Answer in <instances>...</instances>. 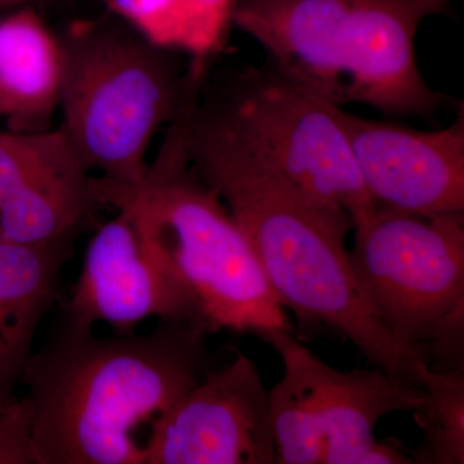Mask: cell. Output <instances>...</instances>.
<instances>
[{
	"mask_svg": "<svg viewBox=\"0 0 464 464\" xmlns=\"http://www.w3.org/2000/svg\"><path fill=\"white\" fill-rule=\"evenodd\" d=\"M183 141L192 168L224 201L277 302L301 328L341 335L374 368L422 387L426 362L391 335L357 286L346 248L350 217L219 150Z\"/></svg>",
	"mask_w": 464,
	"mask_h": 464,
	"instance_id": "obj_2",
	"label": "cell"
},
{
	"mask_svg": "<svg viewBox=\"0 0 464 464\" xmlns=\"http://www.w3.org/2000/svg\"><path fill=\"white\" fill-rule=\"evenodd\" d=\"M348 261L384 328L424 362V348L464 317V217L377 209L353 226Z\"/></svg>",
	"mask_w": 464,
	"mask_h": 464,
	"instance_id": "obj_7",
	"label": "cell"
},
{
	"mask_svg": "<svg viewBox=\"0 0 464 464\" xmlns=\"http://www.w3.org/2000/svg\"><path fill=\"white\" fill-rule=\"evenodd\" d=\"M268 391L244 353L191 387L150 427L145 464H274Z\"/></svg>",
	"mask_w": 464,
	"mask_h": 464,
	"instance_id": "obj_8",
	"label": "cell"
},
{
	"mask_svg": "<svg viewBox=\"0 0 464 464\" xmlns=\"http://www.w3.org/2000/svg\"><path fill=\"white\" fill-rule=\"evenodd\" d=\"M209 334L198 323L161 322L148 334L100 338L66 322L21 375L36 464H145L137 432L216 368Z\"/></svg>",
	"mask_w": 464,
	"mask_h": 464,
	"instance_id": "obj_1",
	"label": "cell"
},
{
	"mask_svg": "<svg viewBox=\"0 0 464 464\" xmlns=\"http://www.w3.org/2000/svg\"><path fill=\"white\" fill-rule=\"evenodd\" d=\"M110 14L159 48L188 58L198 74L209 72L225 44L237 0H103Z\"/></svg>",
	"mask_w": 464,
	"mask_h": 464,
	"instance_id": "obj_16",
	"label": "cell"
},
{
	"mask_svg": "<svg viewBox=\"0 0 464 464\" xmlns=\"http://www.w3.org/2000/svg\"><path fill=\"white\" fill-rule=\"evenodd\" d=\"M70 149L60 127L0 130V209Z\"/></svg>",
	"mask_w": 464,
	"mask_h": 464,
	"instance_id": "obj_18",
	"label": "cell"
},
{
	"mask_svg": "<svg viewBox=\"0 0 464 464\" xmlns=\"http://www.w3.org/2000/svg\"><path fill=\"white\" fill-rule=\"evenodd\" d=\"M282 359V380L268 391V418L276 448V463L322 464L317 365L314 355L289 329L259 335Z\"/></svg>",
	"mask_w": 464,
	"mask_h": 464,
	"instance_id": "obj_15",
	"label": "cell"
},
{
	"mask_svg": "<svg viewBox=\"0 0 464 464\" xmlns=\"http://www.w3.org/2000/svg\"><path fill=\"white\" fill-rule=\"evenodd\" d=\"M61 75L60 35L35 12L23 9L0 18V118L8 130L52 128Z\"/></svg>",
	"mask_w": 464,
	"mask_h": 464,
	"instance_id": "obj_13",
	"label": "cell"
},
{
	"mask_svg": "<svg viewBox=\"0 0 464 464\" xmlns=\"http://www.w3.org/2000/svg\"><path fill=\"white\" fill-rule=\"evenodd\" d=\"M322 464H362L375 442L374 429L395 411H414L423 404V387L380 368L342 372L320 359L317 365Z\"/></svg>",
	"mask_w": 464,
	"mask_h": 464,
	"instance_id": "obj_11",
	"label": "cell"
},
{
	"mask_svg": "<svg viewBox=\"0 0 464 464\" xmlns=\"http://www.w3.org/2000/svg\"><path fill=\"white\" fill-rule=\"evenodd\" d=\"M426 392L423 404L414 411L422 441L409 449L414 464L464 463V371L422 372Z\"/></svg>",
	"mask_w": 464,
	"mask_h": 464,
	"instance_id": "obj_17",
	"label": "cell"
},
{
	"mask_svg": "<svg viewBox=\"0 0 464 464\" xmlns=\"http://www.w3.org/2000/svg\"><path fill=\"white\" fill-rule=\"evenodd\" d=\"M97 207L91 170L70 149L0 209V241L35 246L75 240Z\"/></svg>",
	"mask_w": 464,
	"mask_h": 464,
	"instance_id": "obj_14",
	"label": "cell"
},
{
	"mask_svg": "<svg viewBox=\"0 0 464 464\" xmlns=\"http://www.w3.org/2000/svg\"><path fill=\"white\" fill-rule=\"evenodd\" d=\"M115 210L88 243L66 322L81 329L106 323L121 333L151 317L203 325L194 301L154 255L130 213Z\"/></svg>",
	"mask_w": 464,
	"mask_h": 464,
	"instance_id": "obj_10",
	"label": "cell"
},
{
	"mask_svg": "<svg viewBox=\"0 0 464 464\" xmlns=\"http://www.w3.org/2000/svg\"><path fill=\"white\" fill-rule=\"evenodd\" d=\"M457 111L448 127L417 130L340 109L353 160L377 209L463 215V103Z\"/></svg>",
	"mask_w": 464,
	"mask_h": 464,
	"instance_id": "obj_9",
	"label": "cell"
},
{
	"mask_svg": "<svg viewBox=\"0 0 464 464\" xmlns=\"http://www.w3.org/2000/svg\"><path fill=\"white\" fill-rule=\"evenodd\" d=\"M0 464H36L27 396L0 399Z\"/></svg>",
	"mask_w": 464,
	"mask_h": 464,
	"instance_id": "obj_19",
	"label": "cell"
},
{
	"mask_svg": "<svg viewBox=\"0 0 464 464\" xmlns=\"http://www.w3.org/2000/svg\"><path fill=\"white\" fill-rule=\"evenodd\" d=\"M141 182L92 177L100 206L130 213L154 255L188 293L208 332L293 331L255 253L186 152L179 118L168 125Z\"/></svg>",
	"mask_w": 464,
	"mask_h": 464,
	"instance_id": "obj_4",
	"label": "cell"
},
{
	"mask_svg": "<svg viewBox=\"0 0 464 464\" xmlns=\"http://www.w3.org/2000/svg\"><path fill=\"white\" fill-rule=\"evenodd\" d=\"M340 106L274 67L244 66L192 84L179 119L186 139L270 174L353 226L375 208L357 169Z\"/></svg>",
	"mask_w": 464,
	"mask_h": 464,
	"instance_id": "obj_5",
	"label": "cell"
},
{
	"mask_svg": "<svg viewBox=\"0 0 464 464\" xmlns=\"http://www.w3.org/2000/svg\"><path fill=\"white\" fill-rule=\"evenodd\" d=\"M362 464H414V460L399 439L384 438L375 440Z\"/></svg>",
	"mask_w": 464,
	"mask_h": 464,
	"instance_id": "obj_20",
	"label": "cell"
},
{
	"mask_svg": "<svg viewBox=\"0 0 464 464\" xmlns=\"http://www.w3.org/2000/svg\"><path fill=\"white\" fill-rule=\"evenodd\" d=\"M75 240L47 246L0 241V399L14 395L43 317L53 306Z\"/></svg>",
	"mask_w": 464,
	"mask_h": 464,
	"instance_id": "obj_12",
	"label": "cell"
},
{
	"mask_svg": "<svg viewBox=\"0 0 464 464\" xmlns=\"http://www.w3.org/2000/svg\"><path fill=\"white\" fill-rule=\"evenodd\" d=\"M0 2H5V0H0Z\"/></svg>",
	"mask_w": 464,
	"mask_h": 464,
	"instance_id": "obj_21",
	"label": "cell"
},
{
	"mask_svg": "<svg viewBox=\"0 0 464 464\" xmlns=\"http://www.w3.org/2000/svg\"><path fill=\"white\" fill-rule=\"evenodd\" d=\"M450 12V0H237L231 21L279 74L333 105L431 118L459 103L424 81L415 38Z\"/></svg>",
	"mask_w": 464,
	"mask_h": 464,
	"instance_id": "obj_3",
	"label": "cell"
},
{
	"mask_svg": "<svg viewBox=\"0 0 464 464\" xmlns=\"http://www.w3.org/2000/svg\"><path fill=\"white\" fill-rule=\"evenodd\" d=\"M60 42L58 127L91 172L141 182L155 136L179 116L201 75L115 16L75 24Z\"/></svg>",
	"mask_w": 464,
	"mask_h": 464,
	"instance_id": "obj_6",
	"label": "cell"
}]
</instances>
